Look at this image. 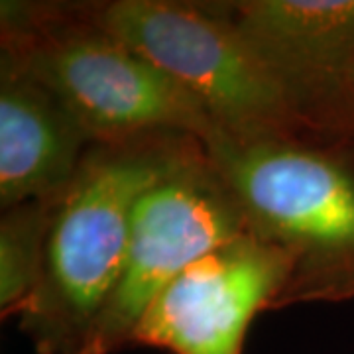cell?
I'll list each match as a JSON object with an SVG mask.
<instances>
[{"instance_id": "cell-9", "label": "cell", "mask_w": 354, "mask_h": 354, "mask_svg": "<svg viewBox=\"0 0 354 354\" xmlns=\"http://www.w3.org/2000/svg\"><path fill=\"white\" fill-rule=\"evenodd\" d=\"M55 197L4 209L0 216V313L20 315L38 286Z\"/></svg>"}, {"instance_id": "cell-4", "label": "cell", "mask_w": 354, "mask_h": 354, "mask_svg": "<svg viewBox=\"0 0 354 354\" xmlns=\"http://www.w3.org/2000/svg\"><path fill=\"white\" fill-rule=\"evenodd\" d=\"M83 10L189 91L221 136L239 142L311 136L246 39L205 2L111 0L83 2Z\"/></svg>"}, {"instance_id": "cell-7", "label": "cell", "mask_w": 354, "mask_h": 354, "mask_svg": "<svg viewBox=\"0 0 354 354\" xmlns=\"http://www.w3.org/2000/svg\"><path fill=\"white\" fill-rule=\"evenodd\" d=\"M290 274L278 246L250 230L205 254L140 319L134 346L169 354H242L254 317L272 311Z\"/></svg>"}, {"instance_id": "cell-6", "label": "cell", "mask_w": 354, "mask_h": 354, "mask_svg": "<svg viewBox=\"0 0 354 354\" xmlns=\"http://www.w3.org/2000/svg\"><path fill=\"white\" fill-rule=\"evenodd\" d=\"M317 138H354V0H218Z\"/></svg>"}, {"instance_id": "cell-1", "label": "cell", "mask_w": 354, "mask_h": 354, "mask_svg": "<svg viewBox=\"0 0 354 354\" xmlns=\"http://www.w3.org/2000/svg\"><path fill=\"white\" fill-rule=\"evenodd\" d=\"M197 138L93 142L53 205L38 286L18 315L38 354H85L124 264L140 197Z\"/></svg>"}, {"instance_id": "cell-5", "label": "cell", "mask_w": 354, "mask_h": 354, "mask_svg": "<svg viewBox=\"0 0 354 354\" xmlns=\"http://www.w3.org/2000/svg\"><path fill=\"white\" fill-rule=\"evenodd\" d=\"M246 232V216L234 193L201 140H193L140 197L124 264L85 354L132 348L134 330L153 299L187 266Z\"/></svg>"}, {"instance_id": "cell-2", "label": "cell", "mask_w": 354, "mask_h": 354, "mask_svg": "<svg viewBox=\"0 0 354 354\" xmlns=\"http://www.w3.org/2000/svg\"><path fill=\"white\" fill-rule=\"evenodd\" d=\"M248 230L278 246L290 274L274 309L354 299V138L203 144Z\"/></svg>"}, {"instance_id": "cell-3", "label": "cell", "mask_w": 354, "mask_h": 354, "mask_svg": "<svg viewBox=\"0 0 354 354\" xmlns=\"http://www.w3.org/2000/svg\"><path fill=\"white\" fill-rule=\"evenodd\" d=\"M2 50L50 88L93 142L176 132L218 136L189 91L95 24L83 2H12L0 8Z\"/></svg>"}, {"instance_id": "cell-8", "label": "cell", "mask_w": 354, "mask_h": 354, "mask_svg": "<svg viewBox=\"0 0 354 354\" xmlns=\"http://www.w3.org/2000/svg\"><path fill=\"white\" fill-rule=\"evenodd\" d=\"M93 140L50 88L0 53V207L59 195Z\"/></svg>"}]
</instances>
